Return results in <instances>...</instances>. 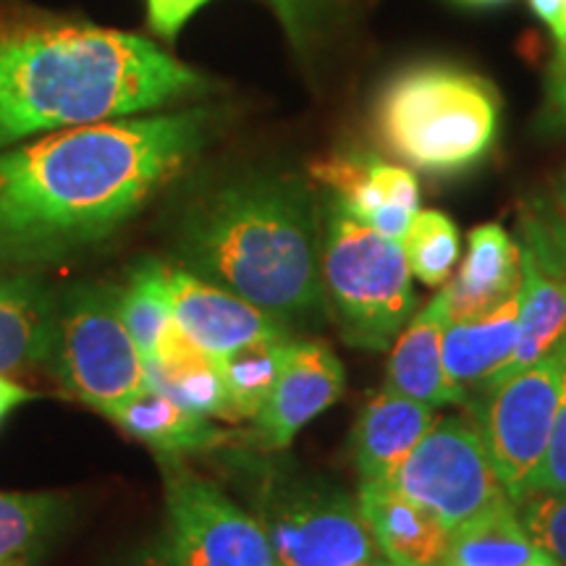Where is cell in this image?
Here are the masks:
<instances>
[{
  "label": "cell",
  "mask_w": 566,
  "mask_h": 566,
  "mask_svg": "<svg viewBox=\"0 0 566 566\" xmlns=\"http://www.w3.org/2000/svg\"><path fill=\"white\" fill-rule=\"evenodd\" d=\"M388 153L417 171H470L499 137V97L478 74L430 63L396 74L375 105Z\"/></svg>",
  "instance_id": "cell-4"
},
{
  "label": "cell",
  "mask_w": 566,
  "mask_h": 566,
  "mask_svg": "<svg viewBox=\"0 0 566 566\" xmlns=\"http://www.w3.org/2000/svg\"><path fill=\"white\" fill-rule=\"evenodd\" d=\"M520 247L504 226H475L467 237V254L459 271L446 283L451 321L478 317L520 292Z\"/></svg>",
  "instance_id": "cell-18"
},
{
  "label": "cell",
  "mask_w": 566,
  "mask_h": 566,
  "mask_svg": "<svg viewBox=\"0 0 566 566\" xmlns=\"http://www.w3.org/2000/svg\"><path fill=\"white\" fill-rule=\"evenodd\" d=\"M520 342V292L499 307L467 321H449L443 334V367L464 405L504 367Z\"/></svg>",
  "instance_id": "cell-16"
},
{
  "label": "cell",
  "mask_w": 566,
  "mask_h": 566,
  "mask_svg": "<svg viewBox=\"0 0 566 566\" xmlns=\"http://www.w3.org/2000/svg\"><path fill=\"white\" fill-rule=\"evenodd\" d=\"M292 342L294 338H289V342L265 338V342L247 344L242 349L218 359L226 391L231 396V405L237 409L239 420H254L263 409L283 370V363H286Z\"/></svg>",
  "instance_id": "cell-25"
},
{
  "label": "cell",
  "mask_w": 566,
  "mask_h": 566,
  "mask_svg": "<svg viewBox=\"0 0 566 566\" xmlns=\"http://www.w3.org/2000/svg\"><path fill=\"white\" fill-rule=\"evenodd\" d=\"M32 399H38V394L30 391V388L13 384L9 375H0V424H3L6 415H9L11 409L27 405V401Z\"/></svg>",
  "instance_id": "cell-34"
},
{
  "label": "cell",
  "mask_w": 566,
  "mask_h": 566,
  "mask_svg": "<svg viewBox=\"0 0 566 566\" xmlns=\"http://www.w3.org/2000/svg\"><path fill=\"white\" fill-rule=\"evenodd\" d=\"M530 9L548 27L554 40L562 42L566 32V0H530Z\"/></svg>",
  "instance_id": "cell-32"
},
{
  "label": "cell",
  "mask_w": 566,
  "mask_h": 566,
  "mask_svg": "<svg viewBox=\"0 0 566 566\" xmlns=\"http://www.w3.org/2000/svg\"><path fill=\"white\" fill-rule=\"evenodd\" d=\"M349 566H380V556L370 558V562H357V564H349Z\"/></svg>",
  "instance_id": "cell-37"
},
{
  "label": "cell",
  "mask_w": 566,
  "mask_h": 566,
  "mask_svg": "<svg viewBox=\"0 0 566 566\" xmlns=\"http://www.w3.org/2000/svg\"><path fill=\"white\" fill-rule=\"evenodd\" d=\"M514 506L535 548L566 566V493L537 488L514 501Z\"/></svg>",
  "instance_id": "cell-27"
},
{
  "label": "cell",
  "mask_w": 566,
  "mask_h": 566,
  "mask_svg": "<svg viewBox=\"0 0 566 566\" xmlns=\"http://www.w3.org/2000/svg\"><path fill=\"white\" fill-rule=\"evenodd\" d=\"M118 566H181L166 541H153L134 551Z\"/></svg>",
  "instance_id": "cell-31"
},
{
  "label": "cell",
  "mask_w": 566,
  "mask_h": 566,
  "mask_svg": "<svg viewBox=\"0 0 566 566\" xmlns=\"http://www.w3.org/2000/svg\"><path fill=\"white\" fill-rule=\"evenodd\" d=\"M451 321L443 289L415 317H409L388 359L386 386L430 407L464 405L443 367V334Z\"/></svg>",
  "instance_id": "cell-15"
},
{
  "label": "cell",
  "mask_w": 566,
  "mask_h": 566,
  "mask_svg": "<svg viewBox=\"0 0 566 566\" xmlns=\"http://www.w3.org/2000/svg\"><path fill=\"white\" fill-rule=\"evenodd\" d=\"M260 522L275 566H349L380 556L357 499L331 485H286L268 493Z\"/></svg>",
  "instance_id": "cell-10"
},
{
  "label": "cell",
  "mask_w": 566,
  "mask_h": 566,
  "mask_svg": "<svg viewBox=\"0 0 566 566\" xmlns=\"http://www.w3.org/2000/svg\"><path fill=\"white\" fill-rule=\"evenodd\" d=\"M71 516L61 493L0 491V564L38 566Z\"/></svg>",
  "instance_id": "cell-23"
},
{
  "label": "cell",
  "mask_w": 566,
  "mask_h": 566,
  "mask_svg": "<svg viewBox=\"0 0 566 566\" xmlns=\"http://www.w3.org/2000/svg\"><path fill=\"white\" fill-rule=\"evenodd\" d=\"M323 283L346 344L367 352L394 346L415 313V275L405 247L331 200L323 223Z\"/></svg>",
  "instance_id": "cell-5"
},
{
  "label": "cell",
  "mask_w": 566,
  "mask_h": 566,
  "mask_svg": "<svg viewBox=\"0 0 566 566\" xmlns=\"http://www.w3.org/2000/svg\"><path fill=\"white\" fill-rule=\"evenodd\" d=\"M562 365L564 349L558 342L535 365L512 375L493 391L475 396L483 405H472L480 433L512 501L533 491L537 470L546 457L562 386Z\"/></svg>",
  "instance_id": "cell-8"
},
{
  "label": "cell",
  "mask_w": 566,
  "mask_h": 566,
  "mask_svg": "<svg viewBox=\"0 0 566 566\" xmlns=\"http://www.w3.org/2000/svg\"><path fill=\"white\" fill-rule=\"evenodd\" d=\"M357 506L367 533L388 562L441 566L451 530L388 480H363Z\"/></svg>",
  "instance_id": "cell-14"
},
{
  "label": "cell",
  "mask_w": 566,
  "mask_h": 566,
  "mask_svg": "<svg viewBox=\"0 0 566 566\" xmlns=\"http://www.w3.org/2000/svg\"><path fill=\"white\" fill-rule=\"evenodd\" d=\"M409 271L424 286L449 283L459 260V229L441 210H417L401 239Z\"/></svg>",
  "instance_id": "cell-26"
},
{
  "label": "cell",
  "mask_w": 566,
  "mask_h": 566,
  "mask_svg": "<svg viewBox=\"0 0 566 566\" xmlns=\"http://www.w3.org/2000/svg\"><path fill=\"white\" fill-rule=\"evenodd\" d=\"M205 92L208 76L139 34L0 19V150L38 134L142 116Z\"/></svg>",
  "instance_id": "cell-2"
},
{
  "label": "cell",
  "mask_w": 566,
  "mask_h": 566,
  "mask_svg": "<svg viewBox=\"0 0 566 566\" xmlns=\"http://www.w3.org/2000/svg\"><path fill=\"white\" fill-rule=\"evenodd\" d=\"M118 307L134 344L139 346L142 359L158 357L179 334L166 281V263L160 260H142L134 268L129 283L118 289Z\"/></svg>",
  "instance_id": "cell-24"
},
{
  "label": "cell",
  "mask_w": 566,
  "mask_h": 566,
  "mask_svg": "<svg viewBox=\"0 0 566 566\" xmlns=\"http://www.w3.org/2000/svg\"><path fill=\"white\" fill-rule=\"evenodd\" d=\"M433 424V407L384 388L367 401L354 424L352 451L363 480H391Z\"/></svg>",
  "instance_id": "cell-17"
},
{
  "label": "cell",
  "mask_w": 566,
  "mask_h": 566,
  "mask_svg": "<svg viewBox=\"0 0 566 566\" xmlns=\"http://www.w3.org/2000/svg\"><path fill=\"white\" fill-rule=\"evenodd\" d=\"M0 566H21V564H0Z\"/></svg>",
  "instance_id": "cell-40"
},
{
  "label": "cell",
  "mask_w": 566,
  "mask_h": 566,
  "mask_svg": "<svg viewBox=\"0 0 566 566\" xmlns=\"http://www.w3.org/2000/svg\"><path fill=\"white\" fill-rule=\"evenodd\" d=\"M449 530L509 499L478 422L441 417L388 480Z\"/></svg>",
  "instance_id": "cell-7"
},
{
  "label": "cell",
  "mask_w": 566,
  "mask_h": 566,
  "mask_svg": "<svg viewBox=\"0 0 566 566\" xmlns=\"http://www.w3.org/2000/svg\"><path fill=\"white\" fill-rule=\"evenodd\" d=\"M562 208H564V218H566V176H564V187H562Z\"/></svg>",
  "instance_id": "cell-39"
},
{
  "label": "cell",
  "mask_w": 566,
  "mask_h": 566,
  "mask_svg": "<svg viewBox=\"0 0 566 566\" xmlns=\"http://www.w3.org/2000/svg\"><path fill=\"white\" fill-rule=\"evenodd\" d=\"M275 17L283 24V30H286L289 40L296 42L300 45L302 42V9H304V0H271Z\"/></svg>",
  "instance_id": "cell-33"
},
{
  "label": "cell",
  "mask_w": 566,
  "mask_h": 566,
  "mask_svg": "<svg viewBox=\"0 0 566 566\" xmlns=\"http://www.w3.org/2000/svg\"><path fill=\"white\" fill-rule=\"evenodd\" d=\"M145 375L147 388L168 396L184 409H192V412L205 417H218V420L239 422L231 396L226 391L218 359L189 342L181 334V328L158 357L145 359Z\"/></svg>",
  "instance_id": "cell-19"
},
{
  "label": "cell",
  "mask_w": 566,
  "mask_h": 566,
  "mask_svg": "<svg viewBox=\"0 0 566 566\" xmlns=\"http://www.w3.org/2000/svg\"><path fill=\"white\" fill-rule=\"evenodd\" d=\"M208 3L212 0H147V19L158 38L174 40L184 24Z\"/></svg>",
  "instance_id": "cell-29"
},
{
  "label": "cell",
  "mask_w": 566,
  "mask_h": 566,
  "mask_svg": "<svg viewBox=\"0 0 566 566\" xmlns=\"http://www.w3.org/2000/svg\"><path fill=\"white\" fill-rule=\"evenodd\" d=\"M166 281L171 292L174 317L181 334L205 354L221 359L247 344L289 342L292 331L258 304L242 300L229 289L200 279L184 265L166 263Z\"/></svg>",
  "instance_id": "cell-12"
},
{
  "label": "cell",
  "mask_w": 566,
  "mask_h": 566,
  "mask_svg": "<svg viewBox=\"0 0 566 566\" xmlns=\"http://www.w3.org/2000/svg\"><path fill=\"white\" fill-rule=\"evenodd\" d=\"M520 342L512 359L483 386L493 391L512 375L546 357L566 336V218L548 205L520 212ZM478 394V396H480Z\"/></svg>",
  "instance_id": "cell-11"
},
{
  "label": "cell",
  "mask_w": 566,
  "mask_h": 566,
  "mask_svg": "<svg viewBox=\"0 0 566 566\" xmlns=\"http://www.w3.org/2000/svg\"><path fill=\"white\" fill-rule=\"evenodd\" d=\"M208 108L113 118L0 150V265H48L101 244L192 166Z\"/></svg>",
  "instance_id": "cell-1"
},
{
  "label": "cell",
  "mask_w": 566,
  "mask_h": 566,
  "mask_svg": "<svg viewBox=\"0 0 566 566\" xmlns=\"http://www.w3.org/2000/svg\"><path fill=\"white\" fill-rule=\"evenodd\" d=\"M530 566H562L556 562V558H551L548 554H543V551H537L533 562H530Z\"/></svg>",
  "instance_id": "cell-35"
},
{
  "label": "cell",
  "mask_w": 566,
  "mask_h": 566,
  "mask_svg": "<svg viewBox=\"0 0 566 566\" xmlns=\"http://www.w3.org/2000/svg\"><path fill=\"white\" fill-rule=\"evenodd\" d=\"M462 3H472V6H499V3H509V0H462Z\"/></svg>",
  "instance_id": "cell-36"
},
{
  "label": "cell",
  "mask_w": 566,
  "mask_h": 566,
  "mask_svg": "<svg viewBox=\"0 0 566 566\" xmlns=\"http://www.w3.org/2000/svg\"><path fill=\"white\" fill-rule=\"evenodd\" d=\"M166 475V537L181 566H275L263 522L244 512L221 488L184 470L176 457Z\"/></svg>",
  "instance_id": "cell-9"
},
{
  "label": "cell",
  "mask_w": 566,
  "mask_h": 566,
  "mask_svg": "<svg viewBox=\"0 0 566 566\" xmlns=\"http://www.w3.org/2000/svg\"><path fill=\"white\" fill-rule=\"evenodd\" d=\"M55 300L27 275L0 279V375L45 365L51 357Z\"/></svg>",
  "instance_id": "cell-21"
},
{
  "label": "cell",
  "mask_w": 566,
  "mask_h": 566,
  "mask_svg": "<svg viewBox=\"0 0 566 566\" xmlns=\"http://www.w3.org/2000/svg\"><path fill=\"white\" fill-rule=\"evenodd\" d=\"M179 260L292 325L323 313V233L310 189L275 174L239 176L189 205Z\"/></svg>",
  "instance_id": "cell-3"
},
{
  "label": "cell",
  "mask_w": 566,
  "mask_h": 566,
  "mask_svg": "<svg viewBox=\"0 0 566 566\" xmlns=\"http://www.w3.org/2000/svg\"><path fill=\"white\" fill-rule=\"evenodd\" d=\"M342 359L321 342H292L271 396L254 417L265 449H286L296 433L344 396Z\"/></svg>",
  "instance_id": "cell-13"
},
{
  "label": "cell",
  "mask_w": 566,
  "mask_h": 566,
  "mask_svg": "<svg viewBox=\"0 0 566 566\" xmlns=\"http://www.w3.org/2000/svg\"><path fill=\"white\" fill-rule=\"evenodd\" d=\"M546 122L551 129L566 132V32L562 42H556V59L548 74Z\"/></svg>",
  "instance_id": "cell-30"
},
{
  "label": "cell",
  "mask_w": 566,
  "mask_h": 566,
  "mask_svg": "<svg viewBox=\"0 0 566 566\" xmlns=\"http://www.w3.org/2000/svg\"><path fill=\"white\" fill-rule=\"evenodd\" d=\"M535 554L514 501L506 499L451 530L441 566H530Z\"/></svg>",
  "instance_id": "cell-22"
},
{
  "label": "cell",
  "mask_w": 566,
  "mask_h": 566,
  "mask_svg": "<svg viewBox=\"0 0 566 566\" xmlns=\"http://www.w3.org/2000/svg\"><path fill=\"white\" fill-rule=\"evenodd\" d=\"M48 365L74 399L103 415L145 391V359L122 317L118 289L74 286L55 300Z\"/></svg>",
  "instance_id": "cell-6"
},
{
  "label": "cell",
  "mask_w": 566,
  "mask_h": 566,
  "mask_svg": "<svg viewBox=\"0 0 566 566\" xmlns=\"http://www.w3.org/2000/svg\"><path fill=\"white\" fill-rule=\"evenodd\" d=\"M105 417L116 422L126 436L137 438L163 457L208 451L229 438L226 430L210 422V417L184 409L153 388H145L134 399L111 409Z\"/></svg>",
  "instance_id": "cell-20"
},
{
  "label": "cell",
  "mask_w": 566,
  "mask_h": 566,
  "mask_svg": "<svg viewBox=\"0 0 566 566\" xmlns=\"http://www.w3.org/2000/svg\"><path fill=\"white\" fill-rule=\"evenodd\" d=\"M380 566H417V564H401V562H388V558H380Z\"/></svg>",
  "instance_id": "cell-38"
},
{
  "label": "cell",
  "mask_w": 566,
  "mask_h": 566,
  "mask_svg": "<svg viewBox=\"0 0 566 566\" xmlns=\"http://www.w3.org/2000/svg\"><path fill=\"white\" fill-rule=\"evenodd\" d=\"M562 349H564V365H562V386H558L554 428H551L548 449H546V457H543L541 470H537L533 491H537V488H546V491L566 493V336L562 338Z\"/></svg>",
  "instance_id": "cell-28"
}]
</instances>
